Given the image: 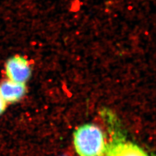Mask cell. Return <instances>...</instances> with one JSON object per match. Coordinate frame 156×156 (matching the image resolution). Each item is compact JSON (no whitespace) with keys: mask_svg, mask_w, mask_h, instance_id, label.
Instances as JSON below:
<instances>
[{"mask_svg":"<svg viewBox=\"0 0 156 156\" xmlns=\"http://www.w3.org/2000/svg\"><path fill=\"white\" fill-rule=\"evenodd\" d=\"M26 92V87L24 83L8 80L0 85V93L6 103H14L20 100Z\"/></svg>","mask_w":156,"mask_h":156,"instance_id":"obj_3","label":"cell"},{"mask_svg":"<svg viewBox=\"0 0 156 156\" xmlns=\"http://www.w3.org/2000/svg\"><path fill=\"white\" fill-rule=\"evenodd\" d=\"M105 156H148L137 145L129 142H116L107 148Z\"/></svg>","mask_w":156,"mask_h":156,"instance_id":"obj_4","label":"cell"},{"mask_svg":"<svg viewBox=\"0 0 156 156\" xmlns=\"http://www.w3.org/2000/svg\"><path fill=\"white\" fill-rule=\"evenodd\" d=\"M6 104L7 103L5 101L3 97L1 95V93H0V115L2 114L3 113V111H5V109Z\"/></svg>","mask_w":156,"mask_h":156,"instance_id":"obj_5","label":"cell"},{"mask_svg":"<svg viewBox=\"0 0 156 156\" xmlns=\"http://www.w3.org/2000/svg\"><path fill=\"white\" fill-rule=\"evenodd\" d=\"M74 144L79 156H102L106 150L103 132L91 124L83 125L75 131Z\"/></svg>","mask_w":156,"mask_h":156,"instance_id":"obj_1","label":"cell"},{"mask_svg":"<svg viewBox=\"0 0 156 156\" xmlns=\"http://www.w3.org/2000/svg\"><path fill=\"white\" fill-rule=\"evenodd\" d=\"M5 74L9 80L25 84L31 76V70L26 58L16 55L7 61Z\"/></svg>","mask_w":156,"mask_h":156,"instance_id":"obj_2","label":"cell"}]
</instances>
